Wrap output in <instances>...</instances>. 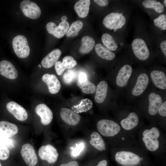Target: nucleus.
<instances>
[{
	"mask_svg": "<svg viewBox=\"0 0 166 166\" xmlns=\"http://www.w3.org/2000/svg\"><path fill=\"white\" fill-rule=\"evenodd\" d=\"M160 130L155 126L145 129L142 132V140L148 150L155 152L159 149L160 145Z\"/></svg>",
	"mask_w": 166,
	"mask_h": 166,
	"instance_id": "1",
	"label": "nucleus"
},
{
	"mask_svg": "<svg viewBox=\"0 0 166 166\" xmlns=\"http://www.w3.org/2000/svg\"><path fill=\"white\" fill-rule=\"evenodd\" d=\"M97 128L101 135L107 137L118 136L123 130L118 123L106 119L99 120L97 123Z\"/></svg>",
	"mask_w": 166,
	"mask_h": 166,
	"instance_id": "2",
	"label": "nucleus"
},
{
	"mask_svg": "<svg viewBox=\"0 0 166 166\" xmlns=\"http://www.w3.org/2000/svg\"><path fill=\"white\" fill-rule=\"evenodd\" d=\"M116 161L123 166H136L143 160L135 153L127 150H120L117 151L115 155Z\"/></svg>",
	"mask_w": 166,
	"mask_h": 166,
	"instance_id": "3",
	"label": "nucleus"
},
{
	"mask_svg": "<svg viewBox=\"0 0 166 166\" xmlns=\"http://www.w3.org/2000/svg\"><path fill=\"white\" fill-rule=\"evenodd\" d=\"M102 22L106 28L115 32L124 26L126 18L122 13L112 12L104 17Z\"/></svg>",
	"mask_w": 166,
	"mask_h": 166,
	"instance_id": "4",
	"label": "nucleus"
},
{
	"mask_svg": "<svg viewBox=\"0 0 166 166\" xmlns=\"http://www.w3.org/2000/svg\"><path fill=\"white\" fill-rule=\"evenodd\" d=\"M12 45L15 54L19 58H25L29 55L30 48L24 36L19 35L15 37L13 40Z\"/></svg>",
	"mask_w": 166,
	"mask_h": 166,
	"instance_id": "5",
	"label": "nucleus"
},
{
	"mask_svg": "<svg viewBox=\"0 0 166 166\" xmlns=\"http://www.w3.org/2000/svg\"><path fill=\"white\" fill-rule=\"evenodd\" d=\"M132 49L136 57L140 61H145L149 57V50L145 41L142 39H135L131 44Z\"/></svg>",
	"mask_w": 166,
	"mask_h": 166,
	"instance_id": "6",
	"label": "nucleus"
},
{
	"mask_svg": "<svg viewBox=\"0 0 166 166\" xmlns=\"http://www.w3.org/2000/svg\"><path fill=\"white\" fill-rule=\"evenodd\" d=\"M20 7L25 16L31 19H37L41 15L40 7L36 3L30 1L25 0L22 1Z\"/></svg>",
	"mask_w": 166,
	"mask_h": 166,
	"instance_id": "7",
	"label": "nucleus"
},
{
	"mask_svg": "<svg viewBox=\"0 0 166 166\" xmlns=\"http://www.w3.org/2000/svg\"><path fill=\"white\" fill-rule=\"evenodd\" d=\"M38 153L41 159L46 160L49 164L55 162L59 155L57 149L50 144L41 146L38 150Z\"/></svg>",
	"mask_w": 166,
	"mask_h": 166,
	"instance_id": "8",
	"label": "nucleus"
},
{
	"mask_svg": "<svg viewBox=\"0 0 166 166\" xmlns=\"http://www.w3.org/2000/svg\"><path fill=\"white\" fill-rule=\"evenodd\" d=\"M21 155L25 162L29 166H34L38 163V158L33 147L30 144H25L22 146Z\"/></svg>",
	"mask_w": 166,
	"mask_h": 166,
	"instance_id": "9",
	"label": "nucleus"
},
{
	"mask_svg": "<svg viewBox=\"0 0 166 166\" xmlns=\"http://www.w3.org/2000/svg\"><path fill=\"white\" fill-rule=\"evenodd\" d=\"M132 72V68L129 64H125L119 69L116 78V83L120 88L125 87L127 84Z\"/></svg>",
	"mask_w": 166,
	"mask_h": 166,
	"instance_id": "10",
	"label": "nucleus"
},
{
	"mask_svg": "<svg viewBox=\"0 0 166 166\" xmlns=\"http://www.w3.org/2000/svg\"><path fill=\"white\" fill-rule=\"evenodd\" d=\"M69 27L67 21H62L58 26L54 22H50L46 25V29L48 32L55 37L60 38L63 37L66 34Z\"/></svg>",
	"mask_w": 166,
	"mask_h": 166,
	"instance_id": "11",
	"label": "nucleus"
},
{
	"mask_svg": "<svg viewBox=\"0 0 166 166\" xmlns=\"http://www.w3.org/2000/svg\"><path fill=\"white\" fill-rule=\"evenodd\" d=\"M7 111L17 120L20 121L26 120L28 118V114L26 109L16 102L11 101L6 105Z\"/></svg>",
	"mask_w": 166,
	"mask_h": 166,
	"instance_id": "12",
	"label": "nucleus"
},
{
	"mask_svg": "<svg viewBox=\"0 0 166 166\" xmlns=\"http://www.w3.org/2000/svg\"><path fill=\"white\" fill-rule=\"evenodd\" d=\"M149 81V77L146 73H142L140 74L137 77L136 84L132 90V94L135 97L141 95L147 88Z\"/></svg>",
	"mask_w": 166,
	"mask_h": 166,
	"instance_id": "13",
	"label": "nucleus"
},
{
	"mask_svg": "<svg viewBox=\"0 0 166 166\" xmlns=\"http://www.w3.org/2000/svg\"><path fill=\"white\" fill-rule=\"evenodd\" d=\"M36 113L41 118V122L43 125L49 124L53 120V115L49 108L45 104H41L35 108Z\"/></svg>",
	"mask_w": 166,
	"mask_h": 166,
	"instance_id": "14",
	"label": "nucleus"
},
{
	"mask_svg": "<svg viewBox=\"0 0 166 166\" xmlns=\"http://www.w3.org/2000/svg\"><path fill=\"white\" fill-rule=\"evenodd\" d=\"M60 115L62 120L69 125H76L81 120V117L78 113L67 108H62L60 110Z\"/></svg>",
	"mask_w": 166,
	"mask_h": 166,
	"instance_id": "15",
	"label": "nucleus"
},
{
	"mask_svg": "<svg viewBox=\"0 0 166 166\" xmlns=\"http://www.w3.org/2000/svg\"><path fill=\"white\" fill-rule=\"evenodd\" d=\"M148 113L151 116H155L158 114L159 107L162 103L161 96L154 92L150 93L148 97Z\"/></svg>",
	"mask_w": 166,
	"mask_h": 166,
	"instance_id": "16",
	"label": "nucleus"
},
{
	"mask_svg": "<svg viewBox=\"0 0 166 166\" xmlns=\"http://www.w3.org/2000/svg\"><path fill=\"white\" fill-rule=\"evenodd\" d=\"M0 74L10 79L16 78L18 72L14 65L7 60L0 61Z\"/></svg>",
	"mask_w": 166,
	"mask_h": 166,
	"instance_id": "17",
	"label": "nucleus"
},
{
	"mask_svg": "<svg viewBox=\"0 0 166 166\" xmlns=\"http://www.w3.org/2000/svg\"><path fill=\"white\" fill-rule=\"evenodd\" d=\"M139 119L138 114L134 112H130L126 117L121 120L120 126L124 130L127 131L132 130L138 126Z\"/></svg>",
	"mask_w": 166,
	"mask_h": 166,
	"instance_id": "18",
	"label": "nucleus"
},
{
	"mask_svg": "<svg viewBox=\"0 0 166 166\" xmlns=\"http://www.w3.org/2000/svg\"><path fill=\"white\" fill-rule=\"evenodd\" d=\"M77 64L76 61L73 57L67 56L63 58L62 62L57 61L55 64V68L57 74L61 75L65 69H71Z\"/></svg>",
	"mask_w": 166,
	"mask_h": 166,
	"instance_id": "19",
	"label": "nucleus"
},
{
	"mask_svg": "<svg viewBox=\"0 0 166 166\" xmlns=\"http://www.w3.org/2000/svg\"><path fill=\"white\" fill-rule=\"evenodd\" d=\"M42 79L47 85L50 93L55 94L59 91L61 88V84L55 75L46 73L43 76Z\"/></svg>",
	"mask_w": 166,
	"mask_h": 166,
	"instance_id": "20",
	"label": "nucleus"
},
{
	"mask_svg": "<svg viewBox=\"0 0 166 166\" xmlns=\"http://www.w3.org/2000/svg\"><path fill=\"white\" fill-rule=\"evenodd\" d=\"M151 80L155 86L161 90L166 89V76L163 71L154 70L150 73Z\"/></svg>",
	"mask_w": 166,
	"mask_h": 166,
	"instance_id": "21",
	"label": "nucleus"
},
{
	"mask_svg": "<svg viewBox=\"0 0 166 166\" xmlns=\"http://www.w3.org/2000/svg\"><path fill=\"white\" fill-rule=\"evenodd\" d=\"M18 128L14 124L5 121H0V134L10 138L18 132Z\"/></svg>",
	"mask_w": 166,
	"mask_h": 166,
	"instance_id": "22",
	"label": "nucleus"
},
{
	"mask_svg": "<svg viewBox=\"0 0 166 166\" xmlns=\"http://www.w3.org/2000/svg\"><path fill=\"white\" fill-rule=\"evenodd\" d=\"M61 54V51L57 49L52 50L42 59L41 63L45 68L52 67L57 61Z\"/></svg>",
	"mask_w": 166,
	"mask_h": 166,
	"instance_id": "23",
	"label": "nucleus"
},
{
	"mask_svg": "<svg viewBox=\"0 0 166 166\" xmlns=\"http://www.w3.org/2000/svg\"><path fill=\"white\" fill-rule=\"evenodd\" d=\"M108 85L105 81H100L96 90L95 100L98 103L103 102L106 99L108 92Z\"/></svg>",
	"mask_w": 166,
	"mask_h": 166,
	"instance_id": "24",
	"label": "nucleus"
},
{
	"mask_svg": "<svg viewBox=\"0 0 166 166\" xmlns=\"http://www.w3.org/2000/svg\"><path fill=\"white\" fill-rule=\"evenodd\" d=\"M90 3L89 0H80L75 3L74 9L79 17L85 18L87 16Z\"/></svg>",
	"mask_w": 166,
	"mask_h": 166,
	"instance_id": "25",
	"label": "nucleus"
},
{
	"mask_svg": "<svg viewBox=\"0 0 166 166\" xmlns=\"http://www.w3.org/2000/svg\"><path fill=\"white\" fill-rule=\"evenodd\" d=\"M89 142L91 145L99 151H102L106 150L105 141L101 135L97 132L92 133Z\"/></svg>",
	"mask_w": 166,
	"mask_h": 166,
	"instance_id": "26",
	"label": "nucleus"
},
{
	"mask_svg": "<svg viewBox=\"0 0 166 166\" xmlns=\"http://www.w3.org/2000/svg\"><path fill=\"white\" fill-rule=\"evenodd\" d=\"M95 49L97 55L103 59L112 60L115 57V54L101 44L98 43L96 44Z\"/></svg>",
	"mask_w": 166,
	"mask_h": 166,
	"instance_id": "27",
	"label": "nucleus"
},
{
	"mask_svg": "<svg viewBox=\"0 0 166 166\" xmlns=\"http://www.w3.org/2000/svg\"><path fill=\"white\" fill-rule=\"evenodd\" d=\"M93 106L92 101L89 98H85L81 100L79 104L73 105L71 110L78 114L90 110Z\"/></svg>",
	"mask_w": 166,
	"mask_h": 166,
	"instance_id": "28",
	"label": "nucleus"
},
{
	"mask_svg": "<svg viewBox=\"0 0 166 166\" xmlns=\"http://www.w3.org/2000/svg\"><path fill=\"white\" fill-rule=\"evenodd\" d=\"M81 45L79 51L82 54H86L90 52L93 49L95 45L94 39L88 36L83 37L81 39Z\"/></svg>",
	"mask_w": 166,
	"mask_h": 166,
	"instance_id": "29",
	"label": "nucleus"
},
{
	"mask_svg": "<svg viewBox=\"0 0 166 166\" xmlns=\"http://www.w3.org/2000/svg\"><path fill=\"white\" fill-rule=\"evenodd\" d=\"M142 4L144 7L153 9L159 14L162 13L164 10L163 5L159 1L154 0H145L143 1Z\"/></svg>",
	"mask_w": 166,
	"mask_h": 166,
	"instance_id": "30",
	"label": "nucleus"
},
{
	"mask_svg": "<svg viewBox=\"0 0 166 166\" xmlns=\"http://www.w3.org/2000/svg\"><path fill=\"white\" fill-rule=\"evenodd\" d=\"M101 41L104 46L111 51H115L117 49L118 45L116 42L109 34H103L101 37Z\"/></svg>",
	"mask_w": 166,
	"mask_h": 166,
	"instance_id": "31",
	"label": "nucleus"
},
{
	"mask_svg": "<svg viewBox=\"0 0 166 166\" xmlns=\"http://www.w3.org/2000/svg\"><path fill=\"white\" fill-rule=\"evenodd\" d=\"M83 26L82 22L80 20L73 22L68 30L66 36L68 37H73L77 36Z\"/></svg>",
	"mask_w": 166,
	"mask_h": 166,
	"instance_id": "32",
	"label": "nucleus"
},
{
	"mask_svg": "<svg viewBox=\"0 0 166 166\" xmlns=\"http://www.w3.org/2000/svg\"><path fill=\"white\" fill-rule=\"evenodd\" d=\"M77 84L78 86L81 89L82 92L85 93L92 94L95 92L96 88V85L88 79L82 82L77 81Z\"/></svg>",
	"mask_w": 166,
	"mask_h": 166,
	"instance_id": "33",
	"label": "nucleus"
},
{
	"mask_svg": "<svg viewBox=\"0 0 166 166\" xmlns=\"http://www.w3.org/2000/svg\"><path fill=\"white\" fill-rule=\"evenodd\" d=\"M77 77V73L76 70L68 69L63 75V80L66 84H70L76 80Z\"/></svg>",
	"mask_w": 166,
	"mask_h": 166,
	"instance_id": "34",
	"label": "nucleus"
},
{
	"mask_svg": "<svg viewBox=\"0 0 166 166\" xmlns=\"http://www.w3.org/2000/svg\"><path fill=\"white\" fill-rule=\"evenodd\" d=\"M154 25L163 30H166V15L163 14L159 15L153 21Z\"/></svg>",
	"mask_w": 166,
	"mask_h": 166,
	"instance_id": "35",
	"label": "nucleus"
},
{
	"mask_svg": "<svg viewBox=\"0 0 166 166\" xmlns=\"http://www.w3.org/2000/svg\"><path fill=\"white\" fill-rule=\"evenodd\" d=\"M0 144L6 146L7 148L12 149L14 147V141L12 139L0 134Z\"/></svg>",
	"mask_w": 166,
	"mask_h": 166,
	"instance_id": "36",
	"label": "nucleus"
},
{
	"mask_svg": "<svg viewBox=\"0 0 166 166\" xmlns=\"http://www.w3.org/2000/svg\"><path fill=\"white\" fill-rule=\"evenodd\" d=\"M10 155L9 148L4 145L0 144V160H6Z\"/></svg>",
	"mask_w": 166,
	"mask_h": 166,
	"instance_id": "37",
	"label": "nucleus"
},
{
	"mask_svg": "<svg viewBox=\"0 0 166 166\" xmlns=\"http://www.w3.org/2000/svg\"><path fill=\"white\" fill-rule=\"evenodd\" d=\"M84 147L83 143H80L77 144L75 148L73 149L72 153V155L74 157L79 155L81 152L83 150Z\"/></svg>",
	"mask_w": 166,
	"mask_h": 166,
	"instance_id": "38",
	"label": "nucleus"
},
{
	"mask_svg": "<svg viewBox=\"0 0 166 166\" xmlns=\"http://www.w3.org/2000/svg\"><path fill=\"white\" fill-rule=\"evenodd\" d=\"M158 113L161 117H165L166 116V101L162 103L159 107Z\"/></svg>",
	"mask_w": 166,
	"mask_h": 166,
	"instance_id": "39",
	"label": "nucleus"
},
{
	"mask_svg": "<svg viewBox=\"0 0 166 166\" xmlns=\"http://www.w3.org/2000/svg\"><path fill=\"white\" fill-rule=\"evenodd\" d=\"M88 80L87 75L86 73L82 72L78 73L77 81L82 82L86 81Z\"/></svg>",
	"mask_w": 166,
	"mask_h": 166,
	"instance_id": "40",
	"label": "nucleus"
},
{
	"mask_svg": "<svg viewBox=\"0 0 166 166\" xmlns=\"http://www.w3.org/2000/svg\"><path fill=\"white\" fill-rule=\"evenodd\" d=\"M94 2L99 6L104 7L107 6L109 1L107 0H94Z\"/></svg>",
	"mask_w": 166,
	"mask_h": 166,
	"instance_id": "41",
	"label": "nucleus"
},
{
	"mask_svg": "<svg viewBox=\"0 0 166 166\" xmlns=\"http://www.w3.org/2000/svg\"><path fill=\"white\" fill-rule=\"evenodd\" d=\"M161 49L165 57H166V41L165 40L162 41L160 44Z\"/></svg>",
	"mask_w": 166,
	"mask_h": 166,
	"instance_id": "42",
	"label": "nucleus"
},
{
	"mask_svg": "<svg viewBox=\"0 0 166 166\" xmlns=\"http://www.w3.org/2000/svg\"><path fill=\"white\" fill-rule=\"evenodd\" d=\"M59 166H79V164L77 161H73L67 163L62 164Z\"/></svg>",
	"mask_w": 166,
	"mask_h": 166,
	"instance_id": "43",
	"label": "nucleus"
},
{
	"mask_svg": "<svg viewBox=\"0 0 166 166\" xmlns=\"http://www.w3.org/2000/svg\"><path fill=\"white\" fill-rule=\"evenodd\" d=\"M107 161L105 160L100 161L97 166H107Z\"/></svg>",
	"mask_w": 166,
	"mask_h": 166,
	"instance_id": "44",
	"label": "nucleus"
},
{
	"mask_svg": "<svg viewBox=\"0 0 166 166\" xmlns=\"http://www.w3.org/2000/svg\"><path fill=\"white\" fill-rule=\"evenodd\" d=\"M67 17L65 16H63L61 18V20L62 21L64 22V21H66L67 20Z\"/></svg>",
	"mask_w": 166,
	"mask_h": 166,
	"instance_id": "45",
	"label": "nucleus"
},
{
	"mask_svg": "<svg viewBox=\"0 0 166 166\" xmlns=\"http://www.w3.org/2000/svg\"><path fill=\"white\" fill-rule=\"evenodd\" d=\"M163 2H164V6H166V0H164Z\"/></svg>",
	"mask_w": 166,
	"mask_h": 166,
	"instance_id": "46",
	"label": "nucleus"
},
{
	"mask_svg": "<svg viewBox=\"0 0 166 166\" xmlns=\"http://www.w3.org/2000/svg\"><path fill=\"white\" fill-rule=\"evenodd\" d=\"M38 67H39V68H40L41 67V65H38Z\"/></svg>",
	"mask_w": 166,
	"mask_h": 166,
	"instance_id": "47",
	"label": "nucleus"
},
{
	"mask_svg": "<svg viewBox=\"0 0 166 166\" xmlns=\"http://www.w3.org/2000/svg\"><path fill=\"white\" fill-rule=\"evenodd\" d=\"M0 166H1V164H0Z\"/></svg>",
	"mask_w": 166,
	"mask_h": 166,
	"instance_id": "48",
	"label": "nucleus"
}]
</instances>
